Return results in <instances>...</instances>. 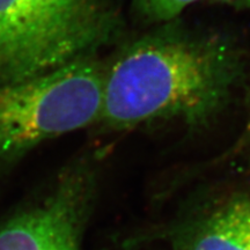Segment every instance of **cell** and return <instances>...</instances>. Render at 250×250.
Returning <instances> with one entry per match:
<instances>
[{"label": "cell", "mask_w": 250, "mask_h": 250, "mask_svg": "<svg viewBox=\"0 0 250 250\" xmlns=\"http://www.w3.org/2000/svg\"><path fill=\"white\" fill-rule=\"evenodd\" d=\"M105 59L80 58L48 73L0 86V166L49 139L98 124Z\"/></svg>", "instance_id": "cell-3"}, {"label": "cell", "mask_w": 250, "mask_h": 250, "mask_svg": "<svg viewBox=\"0 0 250 250\" xmlns=\"http://www.w3.org/2000/svg\"><path fill=\"white\" fill-rule=\"evenodd\" d=\"M246 107H247V120L245 127V136L250 139V83L246 92Z\"/></svg>", "instance_id": "cell-8"}, {"label": "cell", "mask_w": 250, "mask_h": 250, "mask_svg": "<svg viewBox=\"0 0 250 250\" xmlns=\"http://www.w3.org/2000/svg\"><path fill=\"white\" fill-rule=\"evenodd\" d=\"M212 2L227 7L237 9V11L250 12V0H211Z\"/></svg>", "instance_id": "cell-7"}, {"label": "cell", "mask_w": 250, "mask_h": 250, "mask_svg": "<svg viewBox=\"0 0 250 250\" xmlns=\"http://www.w3.org/2000/svg\"><path fill=\"white\" fill-rule=\"evenodd\" d=\"M235 37L175 19L121 40L105 59L99 123L112 131L174 123L206 130L227 111L247 80Z\"/></svg>", "instance_id": "cell-1"}, {"label": "cell", "mask_w": 250, "mask_h": 250, "mask_svg": "<svg viewBox=\"0 0 250 250\" xmlns=\"http://www.w3.org/2000/svg\"><path fill=\"white\" fill-rule=\"evenodd\" d=\"M95 186L92 159L65 167L39 197L0 224V250H81Z\"/></svg>", "instance_id": "cell-4"}, {"label": "cell", "mask_w": 250, "mask_h": 250, "mask_svg": "<svg viewBox=\"0 0 250 250\" xmlns=\"http://www.w3.org/2000/svg\"><path fill=\"white\" fill-rule=\"evenodd\" d=\"M123 31L118 0H0V86L99 55Z\"/></svg>", "instance_id": "cell-2"}, {"label": "cell", "mask_w": 250, "mask_h": 250, "mask_svg": "<svg viewBox=\"0 0 250 250\" xmlns=\"http://www.w3.org/2000/svg\"><path fill=\"white\" fill-rule=\"evenodd\" d=\"M199 0H130L131 12L140 22L152 27L181 18Z\"/></svg>", "instance_id": "cell-6"}, {"label": "cell", "mask_w": 250, "mask_h": 250, "mask_svg": "<svg viewBox=\"0 0 250 250\" xmlns=\"http://www.w3.org/2000/svg\"><path fill=\"white\" fill-rule=\"evenodd\" d=\"M179 250H250V193L229 196L193 221Z\"/></svg>", "instance_id": "cell-5"}]
</instances>
